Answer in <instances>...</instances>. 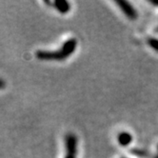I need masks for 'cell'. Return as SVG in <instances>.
I'll return each mask as SVG.
<instances>
[{
    "label": "cell",
    "instance_id": "6da1fadb",
    "mask_svg": "<svg viewBox=\"0 0 158 158\" xmlns=\"http://www.w3.org/2000/svg\"><path fill=\"white\" fill-rule=\"evenodd\" d=\"M77 42L75 39H69L57 51H37L35 55L41 60H63L74 52Z\"/></svg>",
    "mask_w": 158,
    "mask_h": 158
},
{
    "label": "cell",
    "instance_id": "7a4b0ae2",
    "mask_svg": "<svg viewBox=\"0 0 158 158\" xmlns=\"http://www.w3.org/2000/svg\"><path fill=\"white\" fill-rule=\"evenodd\" d=\"M116 4L119 6L120 10L126 15V16L130 19H136L137 18V13L136 10L133 9V7L127 1L124 0H117Z\"/></svg>",
    "mask_w": 158,
    "mask_h": 158
},
{
    "label": "cell",
    "instance_id": "3957f363",
    "mask_svg": "<svg viewBox=\"0 0 158 158\" xmlns=\"http://www.w3.org/2000/svg\"><path fill=\"white\" fill-rule=\"evenodd\" d=\"M76 144H77V139L75 135L71 133L68 134L66 137V149L67 152L70 155H74L76 152Z\"/></svg>",
    "mask_w": 158,
    "mask_h": 158
},
{
    "label": "cell",
    "instance_id": "277c9868",
    "mask_svg": "<svg viewBox=\"0 0 158 158\" xmlns=\"http://www.w3.org/2000/svg\"><path fill=\"white\" fill-rule=\"evenodd\" d=\"M53 6L61 14H66L70 10V4L65 0H56L53 2Z\"/></svg>",
    "mask_w": 158,
    "mask_h": 158
},
{
    "label": "cell",
    "instance_id": "5b68a950",
    "mask_svg": "<svg viewBox=\"0 0 158 158\" xmlns=\"http://www.w3.org/2000/svg\"><path fill=\"white\" fill-rule=\"evenodd\" d=\"M132 140L131 135L128 132H121L118 135V142L121 144V146H128Z\"/></svg>",
    "mask_w": 158,
    "mask_h": 158
},
{
    "label": "cell",
    "instance_id": "8992f818",
    "mask_svg": "<svg viewBox=\"0 0 158 158\" xmlns=\"http://www.w3.org/2000/svg\"><path fill=\"white\" fill-rule=\"evenodd\" d=\"M149 44L152 49H153L154 51L158 52V39H154V38H152L149 40Z\"/></svg>",
    "mask_w": 158,
    "mask_h": 158
},
{
    "label": "cell",
    "instance_id": "52a82bcc",
    "mask_svg": "<svg viewBox=\"0 0 158 158\" xmlns=\"http://www.w3.org/2000/svg\"><path fill=\"white\" fill-rule=\"evenodd\" d=\"M5 87H6V82H5V80H4V79H2V78H0V89H4Z\"/></svg>",
    "mask_w": 158,
    "mask_h": 158
},
{
    "label": "cell",
    "instance_id": "ba28073f",
    "mask_svg": "<svg viewBox=\"0 0 158 158\" xmlns=\"http://www.w3.org/2000/svg\"><path fill=\"white\" fill-rule=\"evenodd\" d=\"M66 158H74V155H70V154H68L66 156Z\"/></svg>",
    "mask_w": 158,
    "mask_h": 158
},
{
    "label": "cell",
    "instance_id": "9c48e42d",
    "mask_svg": "<svg viewBox=\"0 0 158 158\" xmlns=\"http://www.w3.org/2000/svg\"><path fill=\"white\" fill-rule=\"evenodd\" d=\"M157 158H158V157H157Z\"/></svg>",
    "mask_w": 158,
    "mask_h": 158
}]
</instances>
